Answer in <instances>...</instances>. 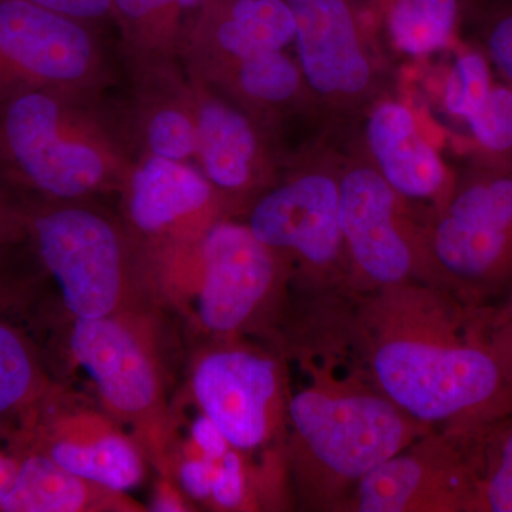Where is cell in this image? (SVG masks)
<instances>
[{"label":"cell","mask_w":512,"mask_h":512,"mask_svg":"<svg viewBox=\"0 0 512 512\" xmlns=\"http://www.w3.org/2000/svg\"><path fill=\"white\" fill-rule=\"evenodd\" d=\"M360 319L373 384L413 419L476 437L512 413V380L483 322L446 289H377Z\"/></svg>","instance_id":"1"},{"label":"cell","mask_w":512,"mask_h":512,"mask_svg":"<svg viewBox=\"0 0 512 512\" xmlns=\"http://www.w3.org/2000/svg\"><path fill=\"white\" fill-rule=\"evenodd\" d=\"M484 163L512 170V87L494 84L476 116L467 121Z\"/></svg>","instance_id":"25"},{"label":"cell","mask_w":512,"mask_h":512,"mask_svg":"<svg viewBox=\"0 0 512 512\" xmlns=\"http://www.w3.org/2000/svg\"><path fill=\"white\" fill-rule=\"evenodd\" d=\"M295 18L296 62L313 103L329 113L370 106L380 72L362 0H286Z\"/></svg>","instance_id":"9"},{"label":"cell","mask_w":512,"mask_h":512,"mask_svg":"<svg viewBox=\"0 0 512 512\" xmlns=\"http://www.w3.org/2000/svg\"><path fill=\"white\" fill-rule=\"evenodd\" d=\"M153 511L158 512H180L185 511L183 500L180 495L174 493L170 488L158 491L153 501Z\"/></svg>","instance_id":"35"},{"label":"cell","mask_w":512,"mask_h":512,"mask_svg":"<svg viewBox=\"0 0 512 512\" xmlns=\"http://www.w3.org/2000/svg\"><path fill=\"white\" fill-rule=\"evenodd\" d=\"M202 80L261 123L264 117L313 103L298 62L285 50L249 57Z\"/></svg>","instance_id":"20"},{"label":"cell","mask_w":512,"mask_h":512,"mask_svg":"<svg viewBox=\"0 0 512 512\" xmlns=\"http://www.w3.org/2000/svg\"><path fill=\"white\" fill-rule=\"evenodd\" d=\"M180 247L197 268L198 319L221 335L247 325L271 295L285 265L278 252L239 222L217 221L200 238Z\"/></svg>","instance_id":"11"},{"label":"cell","mask_w":512,"mask_h":512,"mask_svg":"<svg viewBox=\"0 0 512 512\" xmlns=\"http://www.w3.org/2000/svg\"><path fill=\"white\" fill-rule=\"evenodd\" d=\"M441 288L476 308L512 288V170L481 164L454 181L426 225Z\"/></svg>","instance_id":"4"},{"label":"cell","mask_w":512,"mask_h":512,"mask_svg":"<svg viewBox=\"0 0 512 512\" xmlns=\"http://www.w3.org/2000/svg\"><path fill=\"white\" fill-rule=\"evenodd\" d=\"M26 232L76 318L110 316L119 305L126 248L107 218L74 205L26 208Z\"/></svg>","instance_id":"8"},{"label":"cell","mask_w":512,"mask_h":512,"mask_svg":"<svg viewBox=\"0 0 512 512\" xmlns=\"http://www.w3.org/2000/svg\"><path fill=\"white\" fill-rule=\"evenodd\" d=\"M141 72L147 83L138 120L143 154L185 163L197 160V120L187 77L178 76L175 64Z\"/></svg>","instance_id":"19"},{"label":"cell","mask_w":512,"mask_h":512,"mask_svg":"<svg viewBox=\"0 0 512 512\" xmlns=\"http://www.w3.org/2000/svg\"><path fill=\"white\" fill-rule=\"evenodd\" d=\"M36 5L92 26L113 19V0H30Z\"/></svg>","instance_id":"30"},{"label":"cell","mask_w":512,"mask_h":512,"mask_svg":"<svg viewBox=\"0 0 512 512\" xmlns=\"http://www.w3.org/2000/svg\"><path fill=\"white\" fill-rule=\"evenodd\" d=\"M104 76L89 25L30 0H0V107L39 90L90 96Z\"/></svg>","instance_id":"7"},{"label":"cell","mask_w":512,"mask_h":512,"mask_svg":"<svg viewBox=\"0 0 512 512\" xmlns=\"http://www.w3.org/2000/svg\"><path fill=\"white\" fill-rule=\"evenodd\" d=\"M494 353L498 356V359L501 360L505 370H507L508 376H510V379L512 380V346H510V348L498 350V352Z\"/></svg>","instance_id":"37"},{"label":"cell","mask_w":512,"mask_h":512,"mask_svg":"<svg viewBox=\"0 0 512 512\" xmlns=\"http://www.w3.org/2000/svg\"><path fill=\"white\" fill-rule=\"evenodd\" d=\"M187 79L197 120L195 164L222 200L266 190L278 163L261 121L200 77L187 73Z\"/></svg>","instance_id":"13"},{"label":"cell","mask_w":512,"mask_h":512,"mask_svg":"<svg viewBox=\"0 0 512 512\" xmlns=\"http://www.w3.org/2000/svg\"><path fill=\"white\" fill-rule=\"evenodd\" d=\"M483 330L494 352L512 346V296L503 309L483 320Z\"/></svg>","instance_id":"34"},{"label":"cell","mask_w":512,"mask_h":512,"mask_svg":"<svg viewBox=\"0 0 512 512\" xmlns=\"http://www.w3.org/2000/svg\"><path fill=\"white\" fill-rule=\"evenodd\" d=\"M45 453L74 476L107 490L127 491L143 478L140 454L120 434L103 433L80 440L62 437L53 440Z\"/></svg>","instance_id":"22"},{"label":"cell","mask_w":512,"mask_h":512,"mask_svg":"<svg viewBox=\"0 0 512 512\" xmlns=\"http://www.w3.org/2000/svg\"><path fill=\"white\" fill-rule=\"evenodd\" d=\"M339 221L352 284L377 291L389 286H439L426 227L410 218L409 204L363 153L340 158Z\"/></svg>","instance_id":"5"},{"label":"cell","mask_w":512,"mask_h":512,"mask_svg":"<svg viewBox=\"0 0 512 512\" xmlns=\"http://www.w3.org/2000/svg\"><path fill=\"white\" fill-rule=\"evenodd\" d=\"M470 457L473 512H512V413L471 440Z\"/></svg>","instance_id":"24"},{"label":"cell","mask_w":512,"mask_h":512,"mask_svg":"<svg viewBox=\"0 0 512 512\" xmlns=\"http://www.w3.org/2000/svg\"><path fill=\"white\" fill-rule=\"evenodd\" d=\"M470 443L461 434L430 430L370 471L343 511L473 512Z\"/></svg>","instance_id":"10"},{"label":"cell","mask_w":512,"mask_h":512,"mask_svg":"<svg viewBox=\"0 0 512 512\" xmlns=\"http://www.w3.org/2000/svg\"><path fill=\"white\" fill-rule=\"evenodd\" d=\"M339 163L332 153L303 158L259 195L247 222L259 241L318 285L352 284L339 221Z\"/></svg>","instance_id":"6"},{"label":"cell","mask_w":512,"mask_h":512,"mask_svg":"<svg viewBox=\"0 0 512 512\" xmlns=\"http://www.w3.org/2000/svg\"><path fill=\"white\" fill-rule=\"evenodd\" d=\"M194 396L229 446L252 451L274 437L288 419L289 399L278 363L242 348L215 350L202 357L192 377Z\"/></svg>","instance_id":"12"},{"label":"cell","mask_w":512,"mask_h":512,"mask_svg":"<svg viewBox=\"0 0 512 512\" xmlns=\"http://www.w3.org/2000/svg\"><path fill=\"white\" fill-rule=\"evenodd\" d=\"M241 451L229 448L218 463L211 500L224 510H238L247 500V476Z\"/></svg>","instance_id":"29"},{"label":"cell","mask_w":512,"mask_h":512,"mask_svg":"<svg viewBox=\"0 0 512 512\" xmlns=\"http://www.w3.org/2000/svg\"><path fill=\"white\" fill-rule=\"evenodd\" d=\"M26 229V208L16 201L15 191L0 177V247Z\"/></svg>","instance_id":"32"},{"label":"cell","mask_w":512,"mask_h":512,"mask_svg":"<svg viewBox=\"0 0 512 512\" xmlns=\"http://www.w3.org/2000/svg\"><path fill=\"white\" fill-rule=\"evenodd\" d=\"M367 6L394 52L423 59L453 45L466 0H369Z\"/></svg>","instance_id":"21"},{"label":"cell","mask_w":512,"mask_h":512,"mask_svg":"<svg viewBox=\"0 0 512 512\" xmlns=\"http://www.w3.org/2000/svg\"><path fill=\"white\" fill-rule=\"evenodd\" d=\"M292 460L302 500L318 511H343L357 484L431 427L376 386L318 370L288 404Z\"/></svg>","instance_id":"2"},{"label":"cell","mask_w":512,"mask_h":512,"mask_svg":"<svg viewBox=\"0 0 512 512\" xmlns=\"http://www.w3.org/2000/svg\"><path fill=\"white\" fill-rule=\"evenodd\" d=\"M89 96L22 94L0 107V177L46 202L123 190L134 160Z\"/></svg>","instance_id":"3"},{"label":"cell","mask_w":512,"mask_h":512,"mask_svg":"<svg viewBox=\"0 0 512 512\" xmlns=\"http://www.w3.org/2000/svg\"><path fill=\"white\" fill-rule=\"evenodd\" d=\"M208 0H113V19L138 69L175 64Z\"/></svg>","instance_id":"18"},{"label":"cell","mask_w":512,"mask_h":512,"mask_svg":"<svg viewBox=\"0 0 512 512\" xmlns=\"http://www.w3.org/2000/svg\"><path fill=\"white\" fill-rule=\"evenodd\" d=\"M19 460L0 451V497L9 490L18 473Z\"/></svg>","instance_id":"36"},{"label":"cell","mask_w":512,"mask_h":512,"mask_svg":"<svg viewBox=\"0 0 512 512\" xmlns=\"http://www.w3.org/2000/svg\"><path fill=\"white\" fill-rule=\"evenodd\" d=\"M295 39V18L286 0H208L185 47L188 73H215Z\"/></svg>","instance_id":"16"},{"label":"cell","mask_w":512,"mask_h":512,"mask_svg":"<svg viewBox=\"0 0 512 512\" xmlns=\"http://www.w3.org/2000/svg\"><path fill=\"white\" fill-rule=\"evenodd\" d=\"M218 463L220 461L208 460L202 456L184 461L180 467V484L185 493L195 500L211 498Z\"/></svg>","instance_id":"31"},{"label":"cell","mask_w":512,"mask_h":512,"mask_svg":"<svg viewBox=\"0 0 512 512\" xmlns=\"http://www.w3.org/2000/svg\"><path fill=\"white\" fill-rule=\"evenodd\" d=\"M87 484L46 453H32L19 460L15 481L0 497V511H82L89 504Z\"/></svg>","instance_id":"23"},{"label":"cell","mask_w":512,"mask_h":512,"mask_svg":"<svg viewBox=\"0 0 512 512\" xmlns=\"http://www.w3.org/2000/svg\"><path fill=\"white\" fill-rule=\"evenodd\" d=\"M72 352L117 413L136 416L156 403L158 384L151 360L119 320L76 318Z\"/></svg>","instance_id":"17"},{"label":"cell","mask_w":512,"mask_h":512,"mask_svg":"<svg viewBox=\"0 0 512 512\" xmlns=\"http://www.w3.org/2000/svg\"><path fill=\"white\" fill-rule=\"evenodd\" d=\"M491 62L483 50L468 49L451 67L444 83L443 104L450 116L467 121L476 116L493 90Z\"/></svg>","instance_id":"27"},{"label":"cell","mask_w":512,"mask_h":512,"mask_svg":"<svg viewBox=\"0 0 512 512\" xmlns=\"http://www.w3.org/2000/svg\"><path fill=\"white\" fill-rule=\"evenodd\" d=\"M192 440L202 457L212 461H220L231 448L217 424L204 413L192 423Z\"/></svg>","instance_id":"33"},{"label":"cell","mask_w":512,"mask_h":512,"mask_svg":"<svg viewBox=\"0 0 512 512\" xmlns=\"http://www.w3.org/2000/svg\"><path fill=\"white\" fill-rule=\"evenodd\" d=\"M123 191L138 234L173 248L195 241L220 221L224 202L197 164L150 154L134 161Z\"/></svg>","instance_id":"14"},{"label":"cell","mask_w":512,"mask_h":512,"mask_svg":"<svg viewBox=\"0 0 512 512\" xmlns=\"http://www.w3.org/2000/svg\"><path fill=\"white\" fill-rule=\"evenodd\" d=\"M476 12L483 52L512 87V0H481Z\"/></svg>","instance_id":"28"},{"label":"cell","mask_w":512,"mask_h":512,"mask_svg":"<svg viewBox=\"0 0 512 512\" xmlns=\"http://www.w3.org/2000/svg\"><path fill=\"white\" fill-rule=\"evenodd\" d=\"M37 379L39 372L28 340L0 319V416L32 399Z\"/></svg>","instance_id":"26"},{"label":"cell","mask_w":512,"mask_h":512,"mask_svg":"<svg viewBox=\"0 0 512 512\" xmlns=\"http://www.w3.org/2000/svg\"><path fill=\"white\" fill-rule=\"evenodd\" d=\"M363 156L404 202L430 204L439 211L456 177L420 130L402 101L379 97L367 107Z\"/></svg>","instance_id":"15"}]
</instances>
